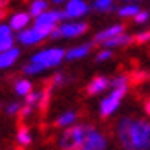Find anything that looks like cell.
<instances>
[{
	"label": "cell",
	"mask_w": 150,
	"mask_h": 150,
	"mask_svg": "<svg viewBox=\"0 0 150 150\" xmlns=\"http://www.w3.org/2000/svg\"><path fill=\"white\" fill-rule=\"evenodd\" d=\"M117 134L126 150H148L150 148V125L146 121L123 117L117 125Z\"/></svg>",
	"instance_id": "obj_1"
},
{
	"label": "cell",
	"mask_w": 150,
	"mask_h": 150,
	"mask_svg": "<svg viewBox=\"0 0 150 150\" xmlns=\"http://www.w3.org/2000/svg\"><path fill=\"white\" fill-rule=\"evenodd\" d=\"M92 130H93L92 126H86V125H77V126H73V128L66 130L61 137V148L62 150H77L84 143L86 136Z\"/></svg>",
	"instance_id": "obj_2"
},
{
	"label": "cell",
	"mask_w": 150,
	"mask_h": 150,
	"mask_svg": "<svg viewBox=\"0 0 150 150\" xmlns=\"http://www.w3.org/2000/svg\"><path fill=\"white\" fill-rule=\"evenodd\" d=\"M64 57H66V53L62 48H48V50H42L39 53H35L31 57V61L42 64L44 68H53V66L61 64V61Z\"/></svg>",
	"instance_id": "obj_3"
},
{
	"label": "cell",
	"mask_w": 150,
	"mask_h": 150,
	"mask_svg": "<svg viewBox=\"0 0 150 150\" xmlns=\"http://www.w3.org/2000/svg\"><path fill=\"white\" fill-rule=\"evenodd\" d=\"M125 93H126V86L114 88V92L101 101V115L103 117H108V115L114 114V112L119 108V103H121V99L125 97Z\"/></svg>",
	"instance_id": "obj_4"
},
{
	"label": "cell",
	"mask_w": 150,
	"mask_h": 150,
	"mask_svg": "<svg viewBox=\"0 0 150 150\" xmlns=\"http://www.w3.org/2000/svg\"><path fill=\"white\" fill-rule=\"evenodd\" d=\"M88 9H90V6L84 2V0H68L64 11H61V18H62V22L81 18V17H84L88 13Z\"/></svg>",
	"instance_id": "obj_5"
},
{
	"label": "cell",
	"mask_w": 150,
	"mask_h": 150,
	"mask_svg": "<svg viewBox=\"0 0 150 150\" xmlns=\"http://www.w3.org/2000/svg\"><path fill=\"white\" fill-rule=\"evenodd\" d=\"M59 28H61V35L62 37L73 39V37H81L82 33H86L88 24L86 22H81V20H66Z\"/></svg>",
	"instance_id": "obj_6"
},
{
	"label": "cell",
	"mask_w": 150,
	"mask_h": 150,
	"mask_svg": "<svg viewBox=\"0 0 150 150\" xmlns=\"http://www.w3.org/2000/svg\"><path fill=\"white\" fill-rule=\"evenodd\" d=\"M17 39H18V42H22V44H26V46H33V44H39L42 39H46V35H44L39 28H29V29H20L18 31V35H17Z\"/></svg>",
	"instance_id": "obj_7"
},
{
	"label": "cell",
	"mask_w": 150,
	"mask_h": 150,
	"mask_svg": "<svg viewBox=\"0 0 150 150\" xmlns=\"http://www.w3.org/2000/svg\"><path fill=\"white\" fill-rule=\"evenodd\" d=\"M57 22H62L61 18V11H44L40 13L39 17H35V26H50V28H55Z\"/></svg>",
	"instance_id": "obj_8"
},
{
	"label": "cell",
	"mask_w": 150,
	"mask_h": 150,
	"mask_svg": "<svg viewBox=\"0 0 150 150\" xmlns=\"http://www.w3.org/2000/svg\"><path fill=\"white\" fill-rule=\"evenodd\" d=\"M82 146H84L86 150H104V148H106V139H104L99 132L92 130V132L86 136Z\"/></svg>",
	"instance_id": "obj_9"
},
{
	"label": "cell",
	"mask_w": 150,
	"mask_h": 150,
	"mask_svg": "<svg viewBox=\"0 0 150 150\" xmlns=\"http://www.w3.org/2000/svg\"><path fill=\"white\" fill-rule=\"evenodd\" d=\"M125 31V26L123 24H114V26H110V28H104L103 31H99L95 35V39H93V42H97V44H103L104 40H110V39H114V37H117V35H121Z\"/></svg>",
	"instance_id": "obj_10"
},
{
	"label": "cell",
	"mask_w": 150,
	"mask_h": 150,
	"mask_svg": "<svg viewBox=\"0 0 150 150\" xmlns=\"http://www.w3.org/2000/svg\"><path fill=\"white\" fill-rule=\"evenodd\" d=\"M20 51L17 48H11V50H6V51H0V68H9V66L15 64V61L18 59Z\"/></svg>",
	"instance_id": "obj_11"
},
{
	"label": "cell",
	"mask_w": 150,
	"mask_h": 150,
	"mask_svg": "<svg viewBox=\"0 0 150 150\" xmlns=\"http://www.w3.org/2000/svg\"><path fill=\"white\" fill-rule=\"evenodd\" d=\"M112 84V82L106 79V77H95L92 82L88 84V88H86V92L90 93V95H97V93H101V92H104L108 86Z\"/></svg>",
	"instance_id": "obj_12"
},
{
	"label": "cell",
	"mask_w": 150,
	"mask_h": 150,
	"mask_svg": "<svg viewBox=\"0 0 150 150\" xmlns=\"http://www.w3.org/2000/svg\"><path fill=\"white\" fill-rule=\"evenodd\" d=\"M29 13H15L13 17H11V20H9V26L13 28V29H17V31H20V29H24L28 24H29Z\"/></svg>",
	"instance_id": "obj_13"
},
{
	"label": "cell",
	"mask_w": 150,
	"mask_h": 150,
	"mask_svg": "<svg viewBox=\"0 0 150 150\" xmlns=\"http://www.w3.org/2000/svg\"><path fill=\"white\" fill-rule=\"evenodd\" d=\"M90 50H92V44H81V46H75L71 48L68 53H66V59L68 61H75V59H82L90 53Z\"/></svg>",
	"instance_id": "obj_14"
},
{
	"label": "cell",
	"mask_w": 150,
	"mask_h": 150,
	"mask_svg": "<svg viewBox=\"0 0 150 150\" xmlns=\"http://www.w3.org/2000/svg\"><path fill=\"white\" fill-rule=\"evenodd\" d=\"M132 40V37L130 35H126L125 31L121 33V35H117V37H114V39H110V40H104L103 42V46L104 48H119V46H126Z\"/></svg>",
	"instance_id": "obj_15"
},
{
	"label": "cell",
	"mask_w": 150,
	"mask_h": 150,
	"mask_svg": "<svg viewBox=\"0 0 150 150\" xmlns=\"http://www.w3.org/2000/svg\"><path fill=\"white\" fill-rule=\"evenodd\" d=\"M139 6L137 4H126V6H121V7H117V15L119 17H123V18H134L136 15L139 13Z\"/></svg>",
	"instance_id": "obj_16"
},
{
	"label": "cell",
	"mask_w": 150,
	"mask_h": 150,
	"mask_svg": "<svg viewBox=\"0 0 150 150\" xmlns=\"http://www.w3.org/2000/svg\"><path fill=\"white\" fill-rule=\"evenodd\" d=\"M92 7L95 11H101V13H112V11H117V7L114 4V0H93Z\"/></svg>",
	"instance_id": "obj_17"
},
{
	"label": "cell",
	"mask_w": 150,
	"mask_h": 150,
	"mask_svg": "<svg viewBox=\"0 0 150 150\" xmlns=\"http://www.w3.org/2000/svg\"><path fill=\"white\" fill-rule=\"evenodd\" d=\"M48 9V2L46 0H33L31 6H29V13H31V17H39L40 13H44Z\"/></svg>",
	"instance_id": "obj_18"
},
{
	"label": "cell",
	"mask_w": 150,
	"mask_h": 150,
	"mask_svg": "<svg viewBox=\"0 0 150 150\" xmlns=\"http://www.w3.org/2000/svg\"><path fill=\"white\" fill-rule=\"evenodd\" d=\"M15 92H17L18 95H28V93H31V82L26 81V79L17 81V84H15Z\"/></svg>",
	"instance_id": "obj_19"
},
{
	"label": "cell",
	"mask_w": 150,
	"mask_h": 150,
	"mask_svg": "<svg viewBox=\"0 0 150 150\" xmlns=\"http://www.w3.org/2000/svg\"><path fill=\"white\" fill-rule=\"evenodd\" d=\"M42 70H46V68H44L42 64H39V62H33V61L24 66V73L26 75H37V73H40Z\"/></svg>",
	"instance_id": "obj_20"
},
{
	"label": "cell",
	"mask_w": 150,
	"mask_h": 150,
	"mask_svg": "<svg viewBox=\"0 0 150 150\" xmlns=\"http://www.w3.org/2000/svg\"><path fill=\"white\" fill-rule=\"evenodd\" d=\"M75 115L73 112H66V114H62L61 117L57 119V126H68V125H71L73 121H75Z\"/></svg>",
	"instance_id": "obj_21"
},
{
	"label": "cell",
	"mask_w": 150,
	"mask_h": 150,
	"mask_svg": "<svg viewBox=\"0 0 150 150\" xmlns=\"http://www.w3.org/2000/svg\"><path fill=\"white\" fill-rule=\"evenodd\" d=\"M17 141H18L20 145H29V143H31V136H29L28 128H20V130H18V134H17Z\"/></svg>",
	"instance_id": "obj_22"
},
{
	"label": "cell",
	"mask_w": 150,
	"mask_h": 150,
	"mask_svg": "<svg viewBox=\"0 0 150 150\" xmlns=\"http://www.w3.org/2000/svg\"><path fill=\"white\" fill-rule=\"evenodd\" d=\"M40 99H42V92H40V93L31 92V93H28V95H26V104H29V106H35V104L39 103Z\"/></svg>",
	"instance_id": "obj_23"
},
{
	"label": "cell",
	"mask_w": 150,
	"mask_h": 150,
	"mask_svg": "<svg viewBox=\"0 0 150 150\" xmlns=\"http://www.w3.org/2000/svg\"><path fill=\"white\" fill-rule=\"evenodd\" d=\"M126 82H128V77L126 75H119V77L112 81V88H123V86H126Z\"/></svg>",
	"instance_id": "obj_24"
},
{
	"label": "cell",
	"mask_w": 150,
	"mask_h": 150,
	"mask_svg": "<svg viewBox=\"0 0 150 150\" xmlns=\"http://www.w3.org/2000/svg\"><path fill=\"white\" fill-rule=\"evenodd\" d=\"M13 37H4L0 39V51H6V50H11L13 48Z\"/></svg>",
	"instance_id": "obj_25"
},
{
	"label": "cell",
	"mask_w": 150,
	"mask_h": 150,
	"mask_svg": "<svg viewBox=\"0 0 150 150\" xmlns=\"http://www.w3.org/2000/svg\"><path fill=\"white\" fill-rule=\"evenodd\" d=\"M148 18H150V13L148 11H139L136 17H134V20H136L137 24H145V22H148Z\"/></svg>",
	"instance_id": "obj_26"
},
{
	"label": "cell",
	"mask_w": 150,
	"mask_h": 150,
	"mask_svg": "<svg viewBox=\"0 0 150 150\" xmlns=\"http://www.w3.org/2000/svg\"><path fill=\"white\" fill-rule=\"evenodd\" d=\"M112 57V51H110V48H104L103 51H99V53H97V62H103V61H106V59H110Z\"/></svg>",
	"instance_id": "obj_27"
},
{
	"label": "cell",
	"mask_w": 150,
	"mask_h": 150,
	"mask_svg": "<svg viewBox=\"0 0 150 150\" xmlns=\"http://www.w3.org/2000/svg\"><path fill=\"white\" fill-rule=\"evenodd\" d=\"M11 31H13V28L9 24H0V39H4V37H11Z\"/></svg>",
	"instance_id": "obj_28"
},
{
	"label": "cell",
	"mask_w": 150,
	"mask_h": 150,
	"mask_svg": "<svg viewBox=\"0 0 150 150\" xmlns=\"http://www.w3.org/2000/svg\"><path fill=\"white\" fill-rule=\"evenodd\" d=\"M136 40L137 44H145V42H148L150 40V31H143V33H139V35H136Z\"/></svg>",
	"instance_id": "obj_29"
},
{
	"label": "cell",
	"mask_w": 150,
	"mask_h": 150,
	"mask_svg": "<svg viewBox=\"0 0 150 150\" xmlns=\"http://www.w3.org/2000/svg\"><path fill=\"white\" fill-rule=\"evenodd\" d=\"M18 110H20V104L18 103H11L9 106H7V114H17Z\"/></svg>",
	"instance_id": "obj_30"
},
{
	"label": "cell",
	"mask_w": 150,
	"mask_h": 150,
	"mask_svg": "<svg viewBox=\"0 0 150 150\" xmlns=\"http://www.w3.org/2000/svg\"><path fill=\"white\" fill-rule=\"evenodd\" d=\"M62 81H64V77H62L61 73H59V75H55V77H53V84H61Z\"/></svg>",
	"instance_id": "obj_31"
},
{
	"label": "cell",
	"mask_w": 150,
	"mask_h": 150,
	"mask_svg": "<svg viewBox=\"0 0 150 150\" xmlns=\"http://www.w3.org/2000/svg\"><path fill=\"white\" fill-rule=\"evenodd\" d=\"M145 110H146V114L150 115V101H146V103H145Z\"/></svg>",
	"instance_id": "obj_32"
},
{
	"label": "cell",
	"mask_w": 150,
	"mask_h": 150,
	"mask_svg": "<svg viewBox=\"0 0 150 150\" xmlns=\"http://www.w3.org/2000/svg\"><path fill=\"white\" fill-rule=\"evenodd\" d=\"M6 4H7V0H0V9H2V7H4Z\"/></svg>",
	"instance_id": "obj_33"
},
{
	"label": "cell",
	"mask_w": 150,
	"mask_h": 150,
	"mask_svg": "<svg viewBox=\"0 0 150 150\" xmlns=\"http://www.w3.org/2000/svg\"><path fill=\"white\" fill-rule=\"evenodd\" d=\"M55 4H62V2H68V0H53Z\"/></svg>",
	"instance_id": "obj_34"
},
{
	"label": "cell",
	"mask_w": 150,
	"mask_h": 150,
	"mask_svg": "<svg viewBox=\"0 0 150 150\" xmlns=\"http://www.w3.org/2000/svg\"><path fill=\"white\" fill-rule=\"evenodd\" d=\"M2 17H4V11H2V9H0V20H2Z\"/></svg>",
	"instance_id": "obj_35"
},
{
	"label": "cell",
	"mask_w": 150,
	"mask_h": 150,
	"mask_svg": "<svg viewBox=\"0 0 150 150\" xmlns=\"http://www.w3.org/2000/svg\"><path fill=\"white\" fill-rule=\"evenodd\" d=\"M77 150H86V148H84V146H82V145H81V146H79V148H77Z\"/></svg>",
	"instance_id": "obj_36"
},
{
	"label": "cell",
	"mask_w": 150,
	"mask_h": 150,
	"mask_svg": "<svg viewBox=\"0 0 150 150\" xmlns=\"http://www.w3.org/2000/svg\"><path fill=\"white\" fill-rule=\"evenodd\" d=\"M130 2H134V0H130Z\"/></svg>",
	"instance_id": "obj_37"
}]
</instances>
